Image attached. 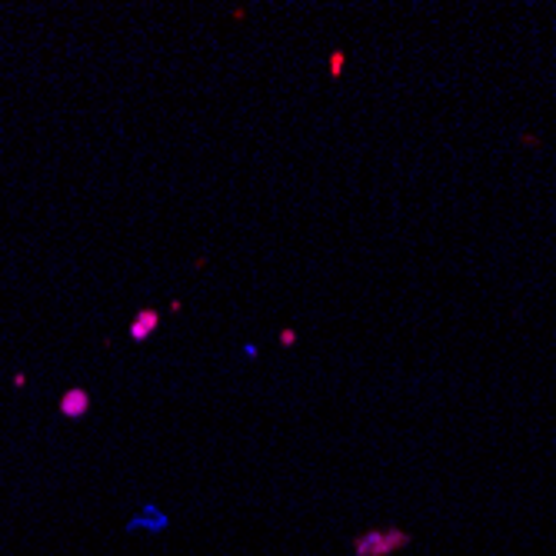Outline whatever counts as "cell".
Returning <instances> with one entry per match:
<instances>
[{"instance_id": "1", "label": "cell", "mask_w": 556, "mask_h": 556, "mask_svg": "<svg viewBox=\"0 0 556 556\" xmlns=\"http://www.w3.org/2000/svg\"><path fill=\"white\" fill-rule=\"evenodd\" d=\"M406 533H400V530H373V533H363V536H357L353 540V553L357 556H387L393 553V550H400V546H406Z\"/></svg>"}, {"instance_id": "2", "label": "cell", "mask_w": 556, "mask_h": 556, "mask_svg": "<svg viewBox=\"0 0 556 556\" xmlns=\"http://www.w3.org/2000/svg\"><path fill=\"white\" fill-rule=\"evenodd\" d=\"M167 526H170V516H167L160 507L147 503V507H140V510L130 516V523H127V533H140V530L160 533V530H167Z\"/></svg>"}, {"instance_id": "3", "label": "cell", "mask_w": 556, "mask_h": 556, "mask_svg": "<svg viewBox=\"0 0 556 556\" xmlns=\"http://www.w3.org/2000/svg\"><path fill=\"white\" fill-rule=\"evenodd\" d=\"M57 410H61V417H67V420H80V417H87V410H91V393L84 390V387H70V390H63V396L57 400Z\"/></svg>"}, {"instance_id": "4", "label": "cell", "mask_w": 556, "mask_h": 556, "mask_svg": "<svg viewBox=\"0 0 556 556\" xmlns=\"http://www.w3.org/2000/svg\"><path fill=\"white\" fill-rule=\"evenodd\" d=\"M157 327H160V310L144 307V310H137L134 320H130V340H134V343H144Z\"/></svg>"}, {"instance_id": "5", "label": "cell", "mask_w": 556, "mask_h": 556, "mask_svg": "<svg viewBox=\"0 0 556 556\" xmlns=\"http://www.w3.org/2000/svg\"><path fill=\"white\" fill-rule=\"evenodd\" d=\"M340 70H343V50H337V54L330 57V74L340 77Z\"/></svg>"}, {"instance_id": "6", "label": "cell", "mask_w": 556, "mask_h": 556, "mask_svg": "<svg viewBox=\"0 0 556 556\" xmlns=\"http://www.w3.org/2000/svg\"><path fill=\"white\" fill-rule=\"evenodd\" d=\"M280 343L293 346V343H297V330H284V333H280Z\"/></svg>"}, {"instance_id": "7", "label": "cell", "mask_w": 556, "mask_h": 556, "mask_svg": "<svg viewBox=\"0 0 556 556\" xmlns=\"http://www.w3.org/2000/svg\"><path fill=\"white\" fill-rule=\"evenodd\" d=\"M243 357H247V360H254V357H256V346L254 343H243Z\"/></svg>"}]
</instances>
